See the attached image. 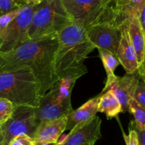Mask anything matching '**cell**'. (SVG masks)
<instances>
[{
    "label": "cell",
    "mask_w": 145,
    "mask_h": 145,
    "mask_svg": "<svg viewBox=\"0 0 145 145\" xmlns=\"http://www.w3.org/2000/svg\"><path fill=\"white\" fill-rule=\"evenodd\" d=\"M58 47L57 35L28 40L15 49L0 52V72L22 67L32 69L44 96L58 80L55 70V56Z\"/></svg>",
    "instance_id": "6da1fadb"
},
{
    "label": "cell",
    "mask_w": 145,
    "mask_h": 145,
    "mask_svg": "<svg viewBox=\"0 0 145 145\" xmlns=\"http://www.w3.org/2000/svg\"><path fill=\"white\" fill-rule=\"evenodd\" d=\"M57 38L55 70L58 79L67 76H82L87 72L84 62L96 48L89 40L86 29L72 22L57 33Z\"/></svg>",
    "instance_id": "7a4b0ae2"
},
{
    "label": "cell",
    "mask_w": 145,
    "mask_h": 145,
    "mask_svg": "<svg viewBox=\"0 0 145 145\" xmlns=\"http://www.w3.org/2000/svg\"><path fill=\"white\" fill-rule=\"evenodd\" d=\"M0 98L12 102L16 107L36 108L40 98V86L28 67L0 72Z\"/></svg>",
    "instance_id": "3957f363"
},
{
    "label": "cell",
    "mask_w": 145,
    "mask_h": 145,
    "mask_svg": "<svg viewBox=\"0 0 145 145\" xmlns=\"http://www.w3.org/2000/svg\"><path fill=\"white\" fill-rule=\"evenodd\" d=\"M39 6L28 28L30 40L57 35L62 28L73 22L61 0H51Z\"/></svg>",
    "instance_id": "277c9868"
},
{
    "label": "cell",
    "mask_w": 145,
    "mask_h": 145,
    "mask_svg": "<svg viewBox=\"0 0 145 145\" xmlns=\"http://www.w3.org/2000/svg\"><path fill=\"white\" fill-rule=\"evenodd\" d=\"M113 0H61L73 22L86 29L106 21Z\"/></svg>",
    "instance_id": "5b68a950"
},
{
    "label": "cell",
    "mask_w": 145,
    "mask_h": 145,
    "mask_svg": "<svg viewBox=\"0 0 145 145\" xmlns=\"http://www.w3.org/2000/svg\"><path fill=\"white\" fill-rule=\"evenodd\" d=\"M40 6L25 4L7 28L0 33V52L15 49L29 40L28 31L35 11Z\"/></svg>",
    "instance_id": "8992f818"
},
{
    "label": "cell",
    "mask_w": 145,
    "mask_h": 145,
    "mask_svg": "<svg viewBox=\"0 0 145 145\" xmlns=\"http://www.w3.org/2000/svg\"><path fill=\"white\" fill-rule=\"evenodd\" d=\"M39 123L35 108L26 106L16 107L12 117L2 125L3 145H8L16 137L21 135L33 137Z\"/></svg>",
    "instance_id": "52a82bcc"
},
{
    "label": "cell",
    "mask_w": 145,
    "mask_h": 145,
    "mask_svg": "<svg viewBox=\"0 0 145 145\" xmlns=\"http://www.w3.org/2000/svg\"><path fill=\"white\" fill-rule=\"evenodd\" d=\"M89 40L96 48L105 50L116 55L121 37V29L107 21L91 25L86 29Z\"/></svg>",
    "instance_id": "ba28073f"
},
{
    "label": "cell",
    "mask_w": 145,
    "mask_h": 145,
    "mask_svg": "<svg viewBox=\"0 0 145 145\" xmlns=\"http://www.w3.org/2000/svg\"><path fill=\"white\" fill-rule=\"evenodd\" d=\"M101 120L96 116L91 120L78 125L70 130L63 140L58 141L59 145H83L95 142L101 137Z\"/></svg>",
    "instance_id": "9c48e42d"
},
{
    "label": "cell",
    "mask_w": 145,
    "mask_h": 145,
    "mask_svg": "<svg viewBox=\"0 0 145 145\" xmlns=\"http://www.w3.org/2000/svg\"><path fill=\"white\" fill-rule=\"evenodd\" d=\"M145 0H113L110 7L108 22L121 29L134 17H140Z\"/></svg>",
    "instance_id": "30bf717a"
},
{
    "label": "cell",
    "mask_w": 145,
    "mask_h": 145,
    "mask_svg": "<svg viewBox=\"0 0 145 145\" xmlns=\"http://www.w3.org/2000/svg\"><path fill=\"white\" fill-rule=\"evenodd\" d=\"M140 79L138 70L131 74H127L123 76H116L113 82L103 91L107 90L112 91L118 100L121 104L123 112L128 110V106L130 100L133 99L135 91Z\"/></svg>",
    "instance_id": "8fae6325"
},
{
    "label": "cell",
    "mask_w": 145,
    "mask_h": 145,
    "mask_svg": "<svg viewBox=\"0 0 145 145\" xmlns=\"http://www.w3.org/2000/svg\"><path fill=\"white\" fill-rule=\"evenodd\" d=\"M67 122V116L40 122L32 137L35 144L58 142L60 136L66 130Z\"/></svg>",
    "instance_id": "7c38bea8"
},
{
    "label": "cell",
    "mask_w": 145,
    "mask_h": 145,
    "mask_svg": "<svg viewBox=\"0 0 145 145\" xmlns=\"http://www.w3.org/2000/svg\"><path fill=\"white\" fill-rule=\"evenodd\" d=\"M127 25L128 24L121 28V37L116 56L127 74H131L137 71L140 65L130 40Z\"/></svg>",
    "instance_id": "4fadbf2b"
},
{
    "label": "cell",
    "mask_w": 145,
    "mask_h": 145,
    "mask_svg": "<svg viewBox=\"0 0 145 145\" xmlns=\"http://www.w3.org/2000/svg\"><path fill=\"white\" fill-rule=\"evenodd\" d=\"M72 110V108L67 107L58 103L52 95L47 92L40 98L38 106L35 108V114L37 119L40 122L55 120L67 116Z\"/></svg>",
    "instance_id": "5bb4252c"
},
{
    "label": "cell",
    "mask_w": 145,
    "mask_h": 145,
    "mask_svg": "<svg viewBox=\"0 0 145 145\" xmlns=\"http://www.w3.org/2000/svg\"><path fill=\"white\" fill-rule=\"evenodd\" d=\"M99 100V95L86 101L79 108L72 110L67 116V122L66 125V130H71L78 125L85 123L95 117L98 112Z\"/></svg>",
    "instance_id": "9a60e30c"
},
{
    "label": "cell",
    "mask_w": 145,
    "mask_h": 145,
    "mask_svg": "<svg viewBox=\"0 0 145 145\" xmlns=\"http://www.w3.org/2000/svg\"><path fill=\"white\" fill-rule=\"evenodd\" d=\"M128 33L132 45L137 55L139 65L144 59L145 55V36L138 17H134L128 23Z\"/></svg>",
    "instance_id": "2e32d148"
},
{
    "label": "cell",
    "mask_w": 145,
    "mask_h": 145,
    "mask_svg": "<svg viewBox=\"0 0 145 145\" xmlns=\"http://www.w3.org/2000/svg\"><path fill=\"white\" fill-rule=\"evenodd\" d=\"M98 112L103 113L108 119L116 117L119 113H123L121 104L112 92L107 90L99 95Z\"/></svg>",
    "instance_id": "e0dca14e"
},
{
    "label": "cell",
    "mask_w": 145,
    "mask_h": 145,
    "mask_svg": "<svg viewBox=\"0 0 145 145\" xmlns=\"http://www.w3.org/2000/svg\"><path fill=\"white\" fill-rule=\"evenodd\" d=\"M99 52L101 59L103 67L105 68V70L107 74V79H106V84L104 86V88H106L116 78V75L114 74V71L116 67L120 65V62L116 55L108 51L99 49Z\"/></svg>",
    "instance_id": "ac0fdd59"
},
{
    "label": "cell",
    "mask_w": 145,
    "mask_h": 145,
    "mask_svg": "<svg viewBox=\"0 0 145 145\" xmlns=\"http://www.w3.org/2000/svg\"><path fill=\"white\" fill-rule=\"evenodd\" d=\"M128 110L135 117V128L139 130L145 129V108L132 99L129 103Z\"/></svg>",
    "instance_id": "d6986e66"
},
{
    "label": "cell",
    "mask_w": 145,
    "mask_h": 145,
    "mask_svg": "<svg viewBox=\"0 0 145 145\" xmlns=\"http://www.w3.org/2000/svg\"><path fill=\"white\" fill-rule=\"evenodd\" d=\"M16 106L9 100L0 98V124L4 125L12 117Z\"/></svg>",
    "instance_id": "ffe728a7"
},
{
    "label": "cell",
    "mask_w": 145,
    "mask_h": 145,
    "mask_svg": "<svg viewBox=\"0 0 145 145\" xmlns=\"http://www.w3.org/2000/svg\"><path fill=\"white\" fill-rule=\"evenodd\" d=\"M133 99L142 106L145 108V83L140 78L135 91Z\"/></svg>",
    "instance_id": "44dd1931"
},
{
    "label": "cell",
    "mask_w": 145,
    "mask_h": 145,
    "mask_svg": "<svg viewBox=\"0 0 145 145\" xmlns=\"http://www.w3.org/2000/svg\"><path fill=\"white\" fill-rule=\"evenodd\" d=\"M21 8H16V9L11 11V12L0 16V33L2 32L7 28V25L11 23V21L16 16Z\"/></svg>",
    "instance_id": "7402d4cb"
},
{
    "label": "cell",
    "mask_w": 145,
    "mask_h": 145,
    "mask_svg": "<svg viewBox=\"0 0 145 145\" xmlns=\"http://www.w3.org/2000/svg\"><path fill=\"white\" fill-rule=\"evenodd\" d=\"M8 145H35L32 137L27 135H21L16 137Z\"/></svg>",
    "instance_id": "603a6c76"
},
{
    "label": "cell",
    "mask_w": 145,
    "mask_h": 145,
    "mask_svg": "<svg viewBox=\"0 0 145 145\" xmlns=\"http://www.w3.org/2000/svg\"><path fill=\"white\" fill-rule=\"evenodd\" d=\"M18 8L13 0H0V14L1 15Z\"/></svg>",
    "instance_id": "cb8c5ba5"
},
{
    "label": "cell",
    "mask_w": 145,
    "mask_h": 145,
    "mask_svg": "<svg viewBox=\"0 0 145 145\" xmlns=\"http://www.w3.org/2000/svg\"><path fill=\"white\" fill-rule=\"evenodd\" d=\"M123 133L126 145H139L137 132L135 129H133V130L130 129L128 135H126L124 132H123Z\"/></svg>",
    "instance_id": "d4e9b609"
},
{
    "label": "cell",
    "mask_w": 145,
    "mask_h": 145,
    "mask_svg": "<svg viewBox=\"0 0 145 145\" xmlns=\"http://www.w3.org/2000/svg\"><path fill=\"white\" fill-rule=\"evenodd\" d=\"M134 129L137 132L139 145H145V129L139 130L136 129L135 127Z\"/></svg>",
    "instance_id": "484cf974"
},
{
    "label": "cell",
    "mask_w": 145,
    "mask_h": 145,
    "mask_svg": "<svg viewBox=\"0 0 145 145\" xmlns=\"http://www.w3.org/2000/svg\"><path fill=\"white\" fill-rule=\"evenodd\" d=\"M139 20H140V25H141V27L142 28V31L144 32L145 36V4L144 7H143L142 10L140 17H139Z\"/></svg>",
    "instance_id": "4316f807"
},
{
    "label": "cell",
    "mask_w": 145,
    "mask_h": 145,
    "mask_svg": "<svg viewBox=\"0 0 145 145\" xmlns=\"http://www.w3.org/2000/svg\"><path fill=\"white\" fill-rule=\"evenodd\" d=\"M137 70H138L139 74L140 75V78L145 83V60L143 61L142 63L139 66Z\"/></svg>",
    "instance_id": "83f0119b"
},
{
    "label": "cell",
    "mask_w": 145,
    "mask_h": 145,
    "mask_svg": "<svg viewBox=\"0 0 145 145\" xmlns=\"http://www.w3.org/2000/svg\"><path fill=\"white\" fill-rule=\"evenodd\" d=\"M44 0H24L25 4H31V5L38 6L42 3Z\"/></svg>",
    "instance_id": "f1b7e54d"
},
{
    "label": "cell",
    "mask_w": 145,
    "mask_h": 145,
    "mask_svg": "<svg viewBox=\"0 0 145 145\" xmlns=\"http://www.w3.org/2000/svg\"><path fill=\"white\" fill-rule=\"evenodd\" d=\"M13 1H14V4H15L18 8H21L23 6L25 5V3H24V0H13Z\"/></svg>",
    "instance_id": "f546056e"
},
{
    "label": "cell",
    "mask_w": 145,
    "mask_h": 145,
    "mask_svg": "<svg viewBox=\"0 0 145 145\" xmlns=\"http://www.w3.org/2000/svg\"><path fill=\"white\" fill-rule=\"evenodd\" d=\"M0 145H3V133L2 125L0 124Z\"/></svg>",
    "instance_id": "4dcf8cb0"
},
{
    "label": "cell",
    "mask_w": 145,
    "mask_h": 145,
    "mask_svg": "<svg viewBox=\"0 0 145 145\" xmlns=\"http://www.w3.org/2000/svg\"><path fill=\"white\" fill-rule=\"evenodd\" d=\"M40 145H59V143H47V144H42Z\"/></svg>",
    "instance_id": "1f68e13d"
},
{
    "label": "cell",
    "mask_w": 145,
    "mask_h": 145,
    "mask_svg": "<svg viewBox=\"0 0 145 145\" xmlns=\"http://www.w3.org/2000/svg\"><path fill=\"white\" fill-rule=\"evenodd\" d=\"M95 142H89V143H86V144H83V145H94Z\"/></svg>",
    "instance_id": "d6a6232c"
},
{
    "label": "cell",
    "mask_w": 145,
    "mask_h": 145,
    "mask_svg": "<svg viewBox=\"0 0 145 145\" xmlns=\"http://www.w3.org/2000/svg\"><path fill=\"white\" fill-rule=\"evenodd\" d=\"M50 1H51V0H44V1H42V4H45V3H48V2H49Z\"/></svg>",
    "instance_id": "836d02e7"
},
{
    "label": "cell",
    "mask_w": 145,
    "mask_h": 145,
    "mask_svg": "<svg viewBox=\"0 0 145 145\" xmlns=\"http://www.w3.org/2000/svg\"><path fill=\"white\" fill-rule=\"evenodd\" d=\"M144 60H145V55H144Z\"/></svg>",
    "instance_id": "e575fe53"
},
{
    "label": "cell",
    "mask_w": 145,
    "mask_h": 145,
    "mask_svg": "<svg viewBox=\"0 0 145 145\" xmlns=\"http://www.w3.org/2000/svg\"><path fill=\"white\" fill-rule=\"evenodd\" d=\"M0 16H1V14H0Z\"/></svg>",
    "instance_id": "d590c367"
}]
</instances>
